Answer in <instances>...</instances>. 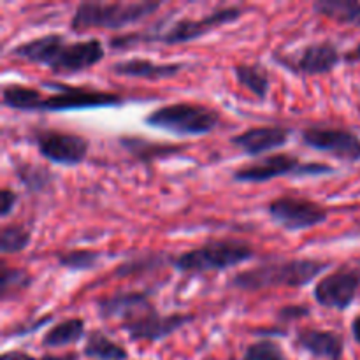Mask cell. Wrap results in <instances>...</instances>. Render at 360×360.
Here are the masks:
<instances>
[{"label": "cell", "instance_id": "1", "mask_svg": "<svg viewBox=\"0 0 360 360\" xmlns=\"http://www.w3.org/2000/svg\"><path fill=\"white\" fill-rule=\"evenodd\" d=\"M98 319L118 322L120 330L132 341H162L195 320L192 313L162 315L146 292H116L95 302Z\"/></svg>", "mask_w": 360, "mask_h": 360}, {"label": "cell", "instance_id": "2", "mask_svg": "<svg viewBox=\"0 0 360 360\" xmlns=\"http://www.w3.org/2000/svg\"><path fill=\"white\" fill-rule=\"evenodd\" d=\"M16 60L48 67L53 74H79L101 63L105 56L104 42L97 37L67 41L62 34H44L11 48Z\"/></svg>", "mask_w": 360, "mask_h": 360}, {"label": "cell", "instance_id": "3", "mask_svg": "<svg viewBox=\"0 0 360 360\" xmlns=\"http://www.w3.org/2000/svg\"><path fill=\"white\" fill-rule=\"evenodd\" d=\"M245 14L241 6H224L211 11L206 16L188 18L183 16L178 20L171 21L165 27H151L143 32H130V34H122L111 37L109 48L111 49H130L141 44H188V42L197 41V39L206 37L217 28L224 25H231L238 21Z\"/></svg>", "mask_w": 360, "mask_h": 360}, {"label": "cell", "instance_id": "4", "mask_svg": "<svg viewBox=\"0 0 360 360\" xmlns=\"http://www.w3.org/2000/svg\"><path fill=\"white\" fill-rule=\"evenodd\" d=\"M330 264L320 259L295 257V259L266 260L250 269L239 271L231 278V287L243 292H260L266 288H302L315 281Z\"/></svg>", "mask_w": 360, "mask_h": 360}, {"label": "cell", "instance_id": "5", "mask_svg": "<svg viewBox=\"0 0 360 360\" xmlns=\"http://www.w3.org/2000/svg\"><path fill=\"white\" fill-rule=\"evenodd\" d=\"M164 2L155 0H137V2H101V0H83L74 9L70 18V30L74 34H84L94 28L102 30H122L132 27L148 16L157 13Z\"/></svg>", "mask_w": 360, "mask_h": 360}, {"label": "cell", "instance_id": "6", "mask_svg": "<svg viewBox=\"0 0 360 360\" xmlns=\"http://www.w3.org/2000/svg\"><path fill=\"white\" fill-rule=\"evenodd\" d=\"M255 248L234 238L207 239L200 246L171 257V266L181 273H221L250 262Z\"/></svg>", "mask_w": 360, "mask_h": 360}, {"label": "cell", "instance_id": "7", "mask_svg": "<svg viewBox=\"0 0 360 360\" xmlns=\"http://www.w3.org/2000/svg\"><path fill=\"white\" fill-rule=\"evenodd\" d=\"M221 116L217 109L195 102H172L155 108L144 116L151 129L164 130L178 137H202L218 129Z\"/></svg>", "mask_w": 360, "mask_h": 360}, {"label": "cell", "instance_id": "8", "mask_svg": "<svg viewBox=\"0 0 360 360\" xmlns=\"http://www.w3.org/2000/svg\"><path fill=\"white\" fill-rule=\"evenodd\" d=\"M336 169L322 162H302L292 153H273L243 164L232 171V179L238 183L262 185L278 178H319L334 174Z\"/></svg>", "mask_w": 360, "mask_h": 360}, {"label": "cell", "instance_id": "9", "mask_svg": "<svg viewBox=\"0 0 360 360\" xmlns=\"http://www.w3.org/2000/svg\"><path fill=\"white\" fill-rule=\"evenodd\" d=\"M51 94L39 95L34 112H63L84 111V109L120 108L125 104V97L115 91L95 90L86 86H70L65 83H41Z\"/></svg>", "mask_w": 360, "mask_h": 360}, {"label": "cell", "instance_id": "10", "mask_svg": "<svg viewBox=\"0 0 360 360\" xmlns=\"http://www.w3.org/2000/svg\"><path fill=\"white\" fill-rule=\"evenodd\" d=\"M273 60L295 76H320L333 72L343 62V55L336 42L326 39L309 42L292 53H274Z\"/></svg>", "mask_w": 360, "mask_h": 360}, {"label": "cell", "instance_id": "11", "mask_svg": "<svg viewBox=\"0 0 360 360\" xmlns=\"http://www.w3.org/2000/svg\"><path fill=\"white\" fill-rule=\"evenodd\" d=\"M42 158L62 167H77L90 151V141L74 132L56 129H35L30 136Z\"/></svg>", "mask_w": 360, "mask_h": 360}, {"label": "cell", "instance_id": "12", "mask_svg": "<svg viewBox=\"0 0 360 360\" xmlns=\"http://www.w3.org/2000/svg\"><path fill=\"white\" fill-rule=\"evenodd\" d=\"M267 214L278 227L301 232L329 220V207L306 197L280 195L267 204Z\"/></svg>", "mask_w": 360, "mask_h": 360}, {"label": "cell", "instance_id": "13", "mask_svg": "<svg viewBox=\"0 0 360 360\" xmlns=\"http://www.w3.org/2000/svg\"><path fill=\"white\" fill-rule=\"evenodd\" d=\"M301 143L319 153L330 155L347 164L360 162V137L343 127L309 125L299 132Z\"/></svg>", "mask_w": 360, "mask_h": 360}, {"label": "cell", "instance_id": "14", "mask_svg": "<svg viewBox=\"0 0 360 360\" xmlns=\"http://www.w3.org/2000/svg\"><path fill=\"white\" fill-rule=\"evenodd\" d=\"M360 290V266H341L316 281L313 297L322 308L345 311L352 306Z\"/></svg>", "mask_w": 360, "mask_h": 360}, {"label": "cell", "instance_id": "15", "mask_svg": "<svg viewBox=\"0 0 360 360\" xmlns=\"http://www.w3.org/2000/svg\"><path fill=\"white\" fill-rule=\"evenodd\" d=\"M292 134H294V130L290 127L259 125L250 127V129L236 134L229 139V143L248 157L262 158L264 155L267 157V153H273L278 148L285 146Z\"/></svg>", "mask_w": 360, "mask_h": 360}, {"label": "cell", "instance_id": "16", "mask_svg": "<svg viewBox=\"0 0 360 360\" xmlns=\"http://www.w3.org/2000/svg\"><path fill=\"white\" fill-rule=\"evenodd\" d=\"M295 347L313 359L341 360L345 354V338L336 330L301 327L295 333Z\"/></svg>", "mask_w": 360, "mask_h": 360}, {"label": "cell", "instance_id": "17", "mask_svg": "<svg viewBox=\"0 0 360 360\" xmlns=\"http://www.w3.org/2000/svg\"><path fill=\"white\" fill-rule=\"evenodd\" d=\"M185 63L181 62H169L160 63L153 62L148 58H127L118 60L109 67L112 74L123 77H132V79H144V81H164L171 79V77L178 76Z\"/></svg>", "mask_w": 360, "mask_h": 360}, {"label": "cell", "instance_id": "18", "mask_svg": "<svg viewBox=\"0 0 360 360\" xmlns=\"http://www.w3.org/2000/svg\"><path fill=\"white\" fill-rule=\"evenodd\" d=\"M118 144L130 155V157L143 162V164H151V162L155 160L174 157V155H179L185 150V146H181V144L155 143V141L136 136L118 137Z\"/></svg>", "mask_w": 360, "mask_h": 360}, {"label": "cell", "instance_id": "19", "mask_svg": "<svg viewBox=\"0 0 360 360\" xmlns=\"http://www.w3.org/2000/svg\"><path fill=\"white\" fill-rule=\"evenodd\" d=\"M83 338H86L84 333V320L79 316H70L63 319L60 322L53 323L44 334H42L41 345L48 350H58V348L72 347L79 343Z\"/></svg>", "mask_w": 360, "mask_h": 360}, {"label": "cell", "instance_id": "20", "mask_svg": "<svg viewBox=\"0 0 360 360\" xmlns=\"http://www.w3.org/2000/svg\"><path fill=\"white\" fill-rule=\"evenodd\" d=\"M81 354L86 359L94 360H127L129 352L120 343L112 341L111 338L101 329H91L84 338V347Z\"/></svg>", "mask_w": 360, "mask_h": 360}, {"label": "cell", "instance_id": "21", "mask_svg": "<svg viewBox=\"0 0 360 360\" xmlns=\"http://www.w3.org/2000/svg\"><path fill=\"white\" fill-rule=\"evenodd\" d=\"M13 172L18 181L23 185V188L34 195L49 190L55 181V174L46 165L34 164V162H14Z\"/></svg>", "mask_w": 360, "mask_h": 360}, {"label": "cell", "instance_id": "22", "mask_svg": "<svg viewBox=\"0 0 360 360\" xmlns=\"http://www.w3.org/2000/svg\"><path fill=\"white\" fill-rule=\"evenodd\" d=\"M232 72L239 86L246 88L259 101H266L271 88V76L260 63H238Z\"/></svg>", "mask_w": 360, "mask_h": 360}, {"label": "cell", "instance_id": "23", "mask_svg": "<svg viewBox=\"0 0 360 360\" xmlns=\"http://www.w3.org/2000/svg\"><path fill=\"white\" fill-rule=\"evenodd\" d=\"M313 11L341 25L360 28V2L357 0H316Z\"/></svg>", "mask_w": 360, "mask_h": 360}, {"label": "cell", "instance_id": "24", "mask_svg": "<svg viewBox=\"0 0 360 360\" xmlns=\"http://www.w3.org/2000/svg\"><path fill=\"white\" fill-rule=\"evenodd\" d=\"M171 264V255H164V253L150 252V253H141V255L132 257V259L125 260L120 264L115 269L112 276L115 278H130L137 276V274H146L151 271L158 269V267Z\"/></svg>", "mask_w": 360, "mask_h": 360}, {"label": "cell", "instance_id": "25", "mask_svg": "<svg viewBox=\"0 0 360 360\" xmlns=\"http://www.w3.org/2000/svg\"><path fill=\"white\" fill-rule=\"evenodd\" d=\"M30 285L32 274L25 267H13L2 262V276H0V299H2V302L21 295Z\"/></svg>", "mask_w": 360, "mask_h": 360}, {"label": "cell", "instance_id": "26", "mask_svg": "<svg viewBox=\"0 0 360 360\" xmlns=\"http://www.w3.org/2000/svg\"><path fill=\"white\" fill-rule=\"evenodd\" d=\"M102 253L97 250L88 248H74L69 252L56 253V262L60 267L72 271V273H83V271H91L101 264Z\"/></svg>", "mask_w": 360, "mask_h": 360}, {"label": "cell", "instance_id": "27", "mask_svg": "<svg viewBox=\"0 0 360 360\" xmlns=\"http://www.w3.org/2000/svg\"><path fill=\"white\" fill-rule=\"evenodd\" d=\"M32 232L23 224H4L0 229V252L4 255H14L28 248Z\"/></svg>", "mask_w": 360, "mask_h": 360}, {"label": "cell", "instance_id": "28", "mask_svg": "<svg viewBox=\"0 0 360 360\" xmlns=\"http://www.w3.org/2000/svg\"><path fill=\"white\" fill-rule=\"evenodd\" d=\"M239 360H287V357L283 348L276 341L264 338L250 345Z\"/></svg>", "mask_w": 360, "mask_h": 360}, {"label": "cell", "instance_id": "29", "mask_svg": "<svg viewBox=\"0 0 360 360\" xmlns=\"http://www.w3.org/2000/svg\"><path fill=\"white\" fill-rule=\"evenodd\" d=\"M309 315H311V309H309L308 306H283V308H280V311H278V320L287 326V323H292L294 320L306 319V316Z\"/></svg>", "mask_w": 360, "mask_h": 360}, {"label": "cell", "instance_id": "30", "mask_svg": "<svg viewBox=\"0 0 360 360\" xmlns=\"http://www.w3.org/2000/svg\"><path fill=\"white\" fill-rule=\"evenodd\" d=\"M18 200H20L18 193L14 192V190H11L9 186H4V188L0 190V217H9L14 211V207H16Z\"/></svg>", "mask_w": 360, "mask_h": 360}, {"label": "cell", "instance_id": "31", "mask_svg": "<svg viewBox=\"0 0 360 360\" xmlns=\"http://www.w3.org/2000/svg\"><path fill=\"white\" fill-rule=\"evenodd\" d=\"M77 355H63V357H53V355H44V357H34V355L27 354L21 350H9L2 354L0 360H76Z\"/></svg>", "mask_w": 360, "mask_h": 360}, {"label": "cell", "instance_id": "32", "mask_svg": "<svg viewBox=\"0 0 360 360\" xmlns=\"http://www.w3.org/2000/svg\"><path fill=\"white\" fill-rule=\"evenodd\" d=\"M343 62L348 63V65H354V63L360 62V42L355 48H352L350 51L343 53Z\"/></svg>", "mask_w": 360, "mask_h": 360}, {"label": "cell", "instance_id": "33", "mask_svg": "<svg viewBox=\"0 0 360 360\" xmlns=\"http://www.w3.org/2000/svg\"><path fill=\"white\" fill-rule=\"evenodd\" d=\"M352 336H354L355 343L360 345V315H357L352 322Z\"/></svg>", "mask_w": 360, "mask_h": 360}]
</instances>
